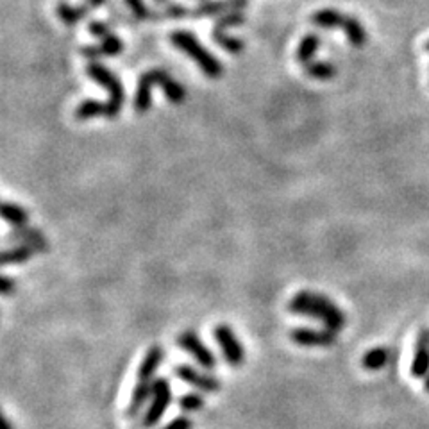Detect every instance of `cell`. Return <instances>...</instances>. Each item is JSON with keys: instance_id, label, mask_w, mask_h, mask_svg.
I'll list each match as a JSON object with an SVG mask.
<instances>
[{"instance_id": "836d02e7", "label": "cell", "mask_w": 429, "mask_h": 429, "mask_svg": "<svg viewBox=\"0 0 429 429\" xmlns=\"http://www.w3.org/2000/svg\"><path fill=\"white\" fill-rule=\"evenodd\" d=\"M424 388H425V391H429V374H428V377H425V383H424Z\"/></svg>"}, {"instance_id": "9a60e30c", "label": "cell", "mask_w": 429, "mask_h": 429, "mask_svg": "<svg viewBox=\"0 0 429 429\" xmlns=\"http://www.w3.org/2000/svg\"><path fill=\"white\" fill-rule=\"evenodd\" d=\"M152 86H154V81H152L151 72H143L138 79V88H136L135 95V111L136 113L143 115L151 110L152 105Z\"/></svg>"}, {"instance_id": "30bf717a", "label": "cell", "mask_w": 429, "mask_h": 429, "mask_svg": "<svg viewBox=\"0 0 429 429\" xmlns=\"http://www.w3.org/2000/svg\"><path fill=\"white\" fill-rule=\"evenodd\" d=\"M410 374L415 379H422L428 377L429 374V331L422 329L418 333L417 343H415V354L411 360Z\"/></svg>"}, {"instance_id": "ba28073f", "label": "cell", "mask_w": 429, "mask_h": 429, "mask_svg": "<svg viewBox=\"0 0 429 429\" xmlns=\"http://www.w3.org/2000/svg\"><path fill=\"white\" fill-rule=\"evenodd\" d=\"M290 340L301 347H331L336 343V331L328 328H294L290 331Z\"/></svg>"}, {"instance_id": "4316f807", "label": "cell", "mask_w": 429, "mask_h": 429, "mask_svg": "<svg viewBox=\"0 0 429 429\" xmlns=\"http://www.w3.org/2000/svg\"><path fill=\"white\" fill-rule=\"evenodd\" d=\"M241 23H245V16L240 11H229L214 20L213 30H227L229 27L241 25Z\"/></svg>"}, {"instance_id": "44dd1931", "label": "cell", "mask_w": 429, "mask_h": 429, "mask_svg": "<svg viewBox=\"0 0 429 429\" xmlns=\"http://www.w3.org/2000/svg\"><path fill=\"white\" fill-rule=\"evenodd\" d=\"M343 34L347 36V40H349V43L353 47H363L367 43V30L365 27H363V23L360 22L358 18H354V16H345V22H343L342 29Z\"/></svg>"}, {"instance_id": "484cf974", "label": "cell", "mask_w": 429, "mask_h": 429, "mask_svg": "<svg viewBox=\"0 0 429 429\" xmlns=\"http://www.w3.org/2000/svg\"><path fill=\"white\" fill-rule=\"evenodd\" d=\"M211 38H213V42L217 43L220 49H224L229 54H240L241 50L245 49L244 40L236 38V36H229L226 30H213V33H211Z\"/></svg>"}, {"instance_id": "d6986e66", "label": "cell", "mask_w": 429, "mask_h": 429, "mask_svg": "<svg viewBox=\"0 0 429 429\" xmlns=\"http://www.w3.org/2000/svg\"><path fill=\"white\" fill-rule=\"evenodd\" d=\"M320 43H322V38H320L319 34H306L304 38L301 40V43H299L297 50H295V59H297L302 67L311 63L315 54L319 52Z\"/></svg>"}, {"instance_id": "2e32d148", "label": "cell", "mask_w": 429, "mask_h": 429, "mask_svg": "<svg viewBox=\"0 0 429 429\" xmlns=\"http://www.w3.org/2000/svg\"><path fill=\"white\" fill-rule=\"evenodd\" d=\"M91 9H95V8L90 4V2H88V0L84 2L83 6H81V8H74V6L67 4V2H59L56 8V15H57V18L64 23V25H76V23H79L81 20H83L84 16L91 11Z\"/></svg>"}, {"instance_id": "7c38bea8", "label": "cell", "mask_w": 429, "mask_h": 429, "mask_svg": "<svg viewBox=\"0 0 429 429\" xmlns=\"http://www.w3.org/2000/svg\"><path fill=\"white\" fill-rule=\"evenodd\" d=\"M124 49H125L124 42H122L118 36L111 34V36L102 40L98 45L83 47V49H81V54H83L84 57H88V59L95 61L98 59V57H104V56H118V54L124 52Z\"/></svg>"}, {"instance_id": "1f68e13d", "label": "cell", "mask_w": 429, "mask_h": 429, "mask_svg": "<svg viewBox=\"0 0 429 429\" xmlns=\"http://www.w3.org/2000/svg\"><path fill=\"white\" fill-rule=\"evenodd\" d=\"M15 290H16L15 279H11L9 275H4V278H2V285H0V292H2V295L8 297V295L15 294Z\"/></svg>"}, {"instance_id": "4dcf8cb0", "label": "cell", "mask_w": 429, "mask_h": 429, "mask_svg": "<svg viewBox=\"0 0 429 429\" xmlns=\"http://www.w3.org/2000/svg\"><path fill=\"white\" fill-rule=\"evenodd\" d=\"M163 429H193V421L186 415H181V417H176L172 422H168Z\"/></svg>"}, {"instance_id": "ac0fdd59", "label": "cell", "mask_w": 429, "mask_h": 429, "mask_svg": "<svg viewBox=\"0 0 429 429\" xmlns=\"http://www.w3.org/2000/svg\"><path fill=\"white\" fill-rule=\"evenodd\" d=\"M152 397V381H138V384L132 390L131 401H129L127 406V417H136L139 413V410L143 408V404L147 403Z\"/></svg>"}, {"instance_id": "9c48e42d", "label": "cell", "mask_w": 429, "mask_h": 429, "mask_svg": "<svg viewBox=\"0 0 429 429\" xmlns=\"http://www.w3.org/2000/svg\"><path fill=\"white\" fill-rule=\"evenodd\" d=\"M248 0H204L195 9H188L186 18H207V16H222L229 11H240L247 8Z\"/></svg>"}, {"instance_id": "5b68a950", "label": "cell", "mask_w": 429, "mask_h": 429, "mask_svg": "<svg viewBox=\"0 0 429 429\" xmlns=\"http://www.w3.org/2000/svg\"><path fill=\"white\" fill-rule=\"evenodd\" d=\"M213 338L219 343L226 362L233 367H240L245 362V347L234 335L233 328L227 324H219L213 329Z\"/></svg>"}, {"instance_id": "3957f363", "label": "cell", "mask_w": 429, "mask_h": 429, "mask_svg": "<svg viewBox=\"0 0 429 429\" xmlns=\"http://www.w3.org/2000/svg\"><path fill=\"white\" fill-rule=\"evenodd\" d=\"M86 76L108 91L110 97H108V102H105V104H108V117L105 118L115 120V118L120 115L125 102L124 84H122L120 77L115 76L110 68L104 67L102 63H97V61H90V63L86 64Z\"/></svg>"}, {"instance_id": "52a82bcc", "label": "cell", "mask_w": 429, "mask_h": 429, "mask_svg": "<svg viewBox=\"0 0 429 429\" xmlns=\"http://www.w3.org/2000/svg\"><path fill=\"white\" fill-rule=\"evenodd\" d=\"M173 372H176V376L181 381L192 384V387L197 388V390L207 391V394H214V391H219L220 387H222L219 377L211 376V374L207 372H202V370L195 369V367L192 365H186V363L185 365H177L176 369H173Z\"/></svg>"}, {"instance_id": "f546056e", "label": "cell", "mask_w": 429, "mask_h": 429, "mask_svg": "<svg viewBox=\"0 0 429 429\" xmlns=\"http://www.w3.org/2000/svg\"><path fill=\"white\" fill-rule=\"evenodd\" d=\"M88 29H90V34H93L95 38L98 40H104L108 38V36H111L110 25L104 22H91L90 25H88Z\"/></svg>"}, {"instance_id": "5bb4252c", "label": "cell", "mask_w": 429, "mask_h": 429, "mask_svg": "<svg viewBox=\"0 0 429 429\" xmlns=\"http://www.w3.org/2000/svg\"><path fill=\"white\" fill-rule=\"evenodd\" d=\"M13 240L20 241V244L33 245V247L38 248V253H45L47 248H49L45 234H43L40 229H36V227H27V226L15 227V229L6 236V241H13Z\"/></svg>"}, {"instance_id": "7402d4cb", "label": "cell", "mask_w": 429, "mask_h": 429, "mask_svg": "<svg viewBox=\"0 0 429 429\" xmlns=\"http://www.w3.org/2000/svg\"><path fill=\"white\" fill-rule=\"evenodd\" d=\"M38 253V248L29 244H22L18 247L8 248L2 253V265H20L29 261L34 254Z\"/></svg>"}, {"instance_id": "277c9868", "label": "cell", "mask_w": 429, "mask_h": 429, "mask_svg": "<svg viewBox=\"0 0 429 429\" xmlns=\"http://www.w3.org/2000/svg\"><path fill=\"white\" fill-rule=\"evenodd\" d=\"M172 404V388L166 377H158L152 381V397L147 411L143 413L142 425L145 429H152L159 424L163 415L166 413L168 406Z\"/></svg>"}, {"instance_id": "ffe728a7", "label": "cell", "mask_w": 429, "mask_h": 429, "mask_svg": "<svg viewBox=\"0 0 429 429\" xmlns=\"http://www.w3.org/2000/svg\"><path fill=\"white\" fill-rule=\"evenodd\" d=\"M74 115H76V118L79 122L91 120V118L98 117H108V104L97 101V98H88V101H83L77 105L76 113Z\"/></svg>"}, {"instance_id": "e575fe53", "label": "cell", "mask_w": 429, "mask_h": 429, "mask_svg": "<svg viewBox=\"0 0 429 429\" xmlns=\"http://www.w3.org/2000/svg\"><path fill=\"white\" fill-rule=\"evenodd\" d=\"M425 49H428V50H429V42H428V43H425Z\"/></svg>"}, {"instance_id": "cb8c5ba5", "label": "cell", "mask_w": 429, "mask_h": 429, "mask_svg": "<svg viewBox=\"0 0 429 429\" xmlns=\"http://www.w3.org/2000/svg\"><path fill=\"white\" fill-rule=\"evenodd\" d=\"M304 72L306 76L315 81H329L336 76V67L329 61L313 59L311 63L304 64Z\"/></svg>"}, {"instance_id": "603a6c76", "label": "cell", "mask_w": 429, "mask_h": 429, "mask_svg": "<svg viewBox=\"0 0 429 429\" xmlns=\"http://www.w3.org/2000/svg\"><path fill=\"white\" fill-rule=\"evenodd\" d=\"M2 219H4V222L11 224L13 227H23L29 222V213L18 204L4 200L2 202Z\"/></svg>"}, {"instance_id": "f1b7e54d", "label": "cell", "mask_w": 429, "mask_h": 429, "mask_svg": "<svg viewBox=\"0 0 429 429\" xmlns=\"http://www.w3.org/2000/svg\"><path fill=\"white\" fill-rule=\"evenodd\" d=\"M125 4H127V8L131 9L132 15H135L138 20L154 18L152 13L147 9V6L143 4V0H125Z\"/></svg>"}, {"instance_id": "e0dca14e", "label": "cell", "mask_w": 429, "mask_h": 429, "mask_svg": "<svg viewBox=\"0 0 429 429\" xmlns=\"http://www.w3.org/2000/svg\"><path fill=\"white\" fill-rule=\"evenodd\" d=\"M345 16V13H340L336 9H319L313 13L309 22L320 29H342Z\"/></svg>"}, {"instance_id": "d4e9b609", "label": "cell", "mask_w": 429, "mask_h": 429, "mask_svg": "<svg viewBox=\"0 0 429 429\" xmlns=\"http://www.w3.org/2000/svg\"><path fill=\"white\" fill-rule=\"evenodd\" d=\"M390 360V350L384 347H374L362 358V367L367 370H381Z\"/></svg>"}, {"instance_id": "4fadbf2b", "label": "cell", "mask_w": 429, "mask_h": 429, "mask_svg": "<svg viewBox=\"0 0 429 429\" xmlns=\"http://www.w3.org/2000/svg\"><path fill=\"white\" fill-rule=\"evenodd\" d=\"M163 360H165V349L161 345H152L143 356L142 363L138 367V381H151L158 369L161 367Z\"/></svg>"}, {"instance_id": "6da1fadb", "label": "cell", "mask_w": 429, "mask_h": 429, "mask_svg": "<svg viewBox=\"0 0 429 429\" xmlns=\"http://www.w3.org/2000/svg\"><path fill=\"white\" fill-rule=\"evenodd\" d=\"M288 311L299 316L320 320L328 329L338 333L347 326L345 311L338 308L329 297L315 292H299L288 302Z\"/></svg>"}, {"instance_id": "8992f818", "label": "cell", "mask_w": 429, "mask_h": 429, "mask_svg": "<svg viewBox=\"0 0 429 429\" xmlns=\"http://www.w3.org/2000/svg\"><path fill=\"white\" fill-rule=\"evenodd\" d=\"M177 345L181 347L183 350H186L188 354H192L195 358V362L199 363L202 369L213 370L217 367V358L211 353L210 347L200 340V336L195 331H185L179 335L177 338Z\"/></svg>"}, {"instance_id": "83f0119b", "label": "cell", "mask_w": 429, "mask_h": 429, "mask_svg": "<svg viewBox=\"0 0 429 429\" xmlns=\"http://www.w3.org/2000/svg\"><path fill=\"white\" fill-rule=\"evenodd\" d=\"M183 411H199L204 408V397L199 394H185L177 401Z\"/></svg>"}, {"instance_id": "8fae6325", "label": "cell", "mask_w": 429, "mask_h": 429, "mask_svg": "<svg viewBox=\"0 0 429 429\" xmlns=\"http://www.w3.org/2000/svg\"><path fill=\"white\" fill-rule=\"evenodd\" d=\"M151 76L154 81V86L158 84L161 88V91L165 93L166 101L172 102V104H183L186 98V90L183 88V84L177 83L173 77H170L165 70L161 68H151Z\"/></svg>"}, {"instance_id": "7a4b0ae2", "label": "cell", "mask_w": 429, "mask_h": 429, "mask_svg": "<svg viewBox=\"0 0 429 429\" xmlns=\"http://www.w3.org/2000/svg\"><path fill=\"white\" fill-rule=\"evenodd\" d=\"M168 40L177 50L185 52L202 70V74L206 77H210V79H220L224 76V64L197 40V36L193 33L181 29L173 30V33H170Z\"/></svg>"}, {"instance_id": "d6a6232c", "label": "cell", "mask_w": 429, "mask_h": 429, "mask_svg": "<svg viewBox=\"0 0 429 429\" xmlns=\"http://www.w3.org/2000/svg\"><path fill=\"white\" fill-rule=\"evenodd\" d=\"M2 429H13L11 422H9V418H8V417L2 418Z\"/></svg>"}]
</instances>
